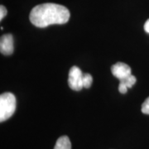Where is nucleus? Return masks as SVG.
<instances>
[{
    "label": "nucleus",
    "instance_id": "obj_1",
    "mask_svg": "<svg viewBox=\"0 0 149 149\" xmlns=\"http://www.w3.org/2000/svg\"><path fill=\"white\" fill-rule=\"evenodd\" d=\"M70 17V11L65 6L47 3L34 7L29 19L34 26L44 28L54 24H65L69 21Z\"/></svg>",
    "mask_w": 149,
    "mask_h": 149
},
{
    "label": "nucleus",
    "instance_id": "obj_2",
    "mask_svg": "<svg viewBox=\"0 0 149 149\" xmlns=\"http://www.w3.org/2000/svg\"><path fill=\"white\" fill-rule=\"evenodd\" d=\"M16 97L13 94L7 92L0 96V122L10 118L16 110Z\"/></svg>",
    "mask_w": 149,
    "mask_h": 149
},
{
    "label": "nucleus",
    "instance_id": "obj_3",
    "mask_svg": "<svg viewBox=\"0 0 149 149\" xmlns=\"http://www.w3.org/2000/svg\"><path fill=\"white\" fill-rule=\"evenodd\" d=\"M68 85L73 91H79L84 88L83 85V73L77 66H72L69 71Z\"/></svg>",
    "mask_w": 149,
    "mask_h": 149
},
{
    "label": "nucleus",
    "instance_id": "obj_4",
    "mask_svg": "<svg viewBox=\"0 0 149 149\" xmlns=\"http://www.w3.org/2000/svg\"><path fill=\"white\" fill-rule=\"evenodd\" d=\"M111 72L113 76H115L119 80H124L128 78L130 74H132L131 68L129 67V65L123 62H118L116 64L113 65L111 67Z\"/></svg>",
    "mask_w": 149,
    "mask_h": 149
},
{
    "label": "nucleus",
    "instance_id": "obj_5",
    "mask_svg": "<svg viewBox=\"0 0 149 149\" xmlns=\"http://www.w3.org/2000/svg\"><path fill=\"white\" fill-rule=\"evenodd\" d=\"M14 50L13 46V37L11 34H5L1 37L0 40V52L1 53L9 56L12 55Z\"/></svg>",
    "mask_w": 149,
    "mask_h": 149
},
{
    "label": "nucleus",
    "instance_id": "obj_6",
    "mask_svg": "<svg viewBox=\"0 0 149 149\" xmlns=\"http://www.w3.org/2000/svg\"><path fill=\"white\" fill-rule=\"evenodd\" d=\"M136 77L133 75V74H130L128 78L124 79V80H120V83L118 85V91L121 94H126L127 91H128V88H132L133 85L136 83Z\"/></svg>",
    "mask_w": 149,
    "mask_h": 149
},
{
    "label": "nucleus",
    "instance_id": "obj_7",
    "mask_svg": "<svg viewBox=\"0 0 149 149\" xmlns=\"http://www.w3.org/2000/svg\"><path fill=\"white\" fill-rule=\"evenodd\" d=\"M54 149H71V143L67 136H61L56 141Z\"/></svg>",
    "mask_w": 149,
    "mask_h": 149
},
{
    "label": "nucleus",
    "instance_id": "obj_8",
    "mask_svg": "<svg viewBox=\"0 0 149 149\" xmlns=\"http://www.w3.org/2000/svg\"><path fill=\"white\" fill-rule=\"evenodd\" d=\"M92 82H93L92 75L90 74H87V73H83V85H84V88H85V89L90 88L91 85H92Z\"/></svg>",
    "mask_w": 149,
    "mask_h": 149
},
{
    "label": "nucleus",
    "instance_id": "obj_9",
    "mask_svg": "<svg viewBox=\"0 0 149 149\" xmlns=\"http://www.w3.org/2000/svg\"><path fill=\"white\" fill-rule=\"evenodd\" d=\"M142 112L145 114H149V97L142 104Z\"/></svg>",
    "mask_w": 149,
    "mask_h": 149
},
{
    "label": "nucleus",
    "instance_id": "obj_10",
    "mask_svg": "<svg viewBox=\"0 0 149 149\" xmlns=\"http://www.w3.org/2000/svg\"><path fill=\"white\" fill-rule=\"evenodd\" d=\"M7 15V8L3 5L0 6V20H3Z\"/></svg>",
    "mask_w": 149,
    "mask_h": 149
},
{
    "label": "nucleus",
    "instance_id": "obj_11",
    "mask_svg": "<svg viewBox=\"0 0 149 149\" xmlns=\"http://www.w3.org/2000/svg\"><path fill=\"white\" fill-rule=\"evenodd\" d=\"M144 30H145V32L149 33V19L148 21L145 22V24H144Z\"/></svg>",
    "mask_w": 149,
    "mask_h": 149
}]
</instances>
